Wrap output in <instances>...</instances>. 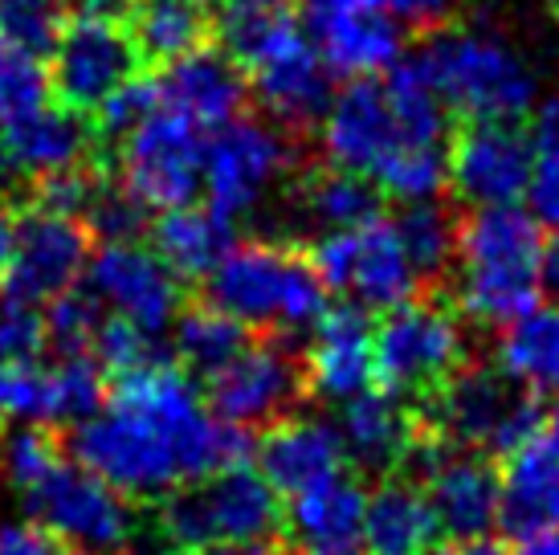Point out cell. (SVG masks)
Returning <instances> with one entry per match:
<instances>
[{
	"mask_svg": "<svg viewBox=\"0 0 559 555\" xmlns=\"http://www.w3.org/2000/svg\"><path fill=\"white\" fill-rule=\"evenodd\" d=\"M544 233L539 216L514 204H478L457 216V270L453 303L462 319L507 327L539 307L544 282Z\"/></svg>",
	"mask_w": 559,
	"mask_h": 555,
	"instance_id": "cell-1",
	"label": "cell"
},
{
	"mask_svg": "<svg viewBox=\"0 0 559 555\" xmlns=\"http://www.w3.org/2000/svg\"><path fill=\"white\" fill-rule=\"evenodd\" d=\"M192 294L262 335L311 331L326 310V286L311 262V249L290 237L234 241Z\"/></svg>",
	"mask_w": 559,
	"mask_h": 555,
	"instance_id": "cell-2",
	"label": "cell"
},
{
	"mask_svg": "<svg viewBox=\"0 0 559 555\" xmlns=\"http://www.w3.org/2000/svg\"><path fill=\"white\" fill-rule=\"evenodd\" d=\"M425 78L457 119L519 123L535 107L539 78L495 29H433L417 54Z\"/></svg>",
	"mask_w": 559,
	"mask_h": 555,
	"instance_id": "cell-3",
	"label": "cell"
},
{
	"mask_svg": "<svg viewBox=\"0 0 559 555\" xmlns=\"http://www.w3.org/2000/svg\"><path fill=\"white\" fill-rule=\"evenodd\" d=\"M152 515L168 555H197L217 543L274 540L282 531L278 491L249 462L171 486Z\"/></svg>",
	"mask_w": 559,
	"mask_h": 555,
	"instance_id": "cell-4",
	"label": "cell"
},
{
	"mask_svg": "<svg viewBox=\"0 0 559 555\" xmlns=\"http://www.w3.org/2000/svg\"><path fill=\"white\" fill-rule=\"evenodd\" d=\"M417 413L450 446L478 449L495 462L511 458L547 425L539 397L511 380L495 359H466L437 397L417 404Z\"/></svg>",
	"mask_w": 559,
	"mask_h": 555,
	"instance_id": "cell-5",
	"label": "cell"
},
{
	"mask_svg": "<svg viewBox=\"0 0 559 555\" xmlns=\"http://www.w3.org/2000/svg\"><path fill=\"white\" fill-rule=\"evenodd\" d=\"M376 385L404 404H425L466 364V331L453 294H417L389 307L372 331Z\"/></svg>",
	"mask_w": 559,
	"mask_h": 555,
	"instance_id": "cell-6",
	"label": "cell"
},
{
	"mask_svg": "<svg viewBox=\"0 0 559 555\" xmlns=\"http://www.w3.org/2000/svg\"><path fill=\"white\" fill-rule=\"evenodd\" d=\"M66 453L110 491L123 494L131 507L152 510L171 486L185 482L176 437L156 416L123 404H103V413L79 421L66 433Z\"/></svg>",
	"mask_w": 559,
	"mask_h": 555,
	"instance_id": "cell-7",
	"label": "cell"
},
{
	"mask_svg": "<svg viewBox=\"0 0 559 555\" xmlns=\"http://www.w3.org/2000/svg\"><path fill=\"white\" fill-rule=\"evenodd\" d=\"M311 401L307 347L298 335H258L204 380V409L237 429H274Z\"/></svg>",
	"mask_w": 559,
	"mask_h": 555,
	"instance_id": "cell-8",
	"label": "cell"
},
{
	"mask_svg": "<svg viewBox=\"0 0 559 555\" xmlns=\"http://www.w3.org/2000/svg\"><path fill=\"white\" fill-rule=\"evenodd\" d=\"M307 135L278 119L237 115L204 139V188L209 204L225 216H241L265 197V188L290 180L307 160Z\"/></svg>",
	"mask_w": 559,
	"mask_h": 555,
	"instance_id": "cell-9",
	"label": "cell"
},
{
	"mask_svg": "<svg viewBox=\"0 0 559 555\" xmlns=\"http://www.w3.org/2000/svg\"><path fill=\"white\" fill-rule=\"evenodd\" d=\"M204 127L159 103L131 135L115 147L119 185L140 197L152 213L192 204L204 185Z\"/></svg>",
	"mask_w": 559,
	"mask_h": 555,
	"instance_id": "cell-10",
	"label": "cell"
},
{
	"mask_svg": "<svg viewBox=\"0 0 559 555\" xmlns=\"http://www.w3.org/2000/svg\"><path fill=\"white\" fill-rule=\"evenodd\" d=\"M33 523L53 531L62 543H79L103 555H127L135 535V507L103 479L66 458L33 491L21 494Z\"/></svg>",
	"mask_w": 559,
	"mask_h": 555,
	"instance_id": "cell-11",
	"label": "cell"
},
{
	"mask_svg": "<svg viewBox=\"0 0 559 555\" xmlns=\"http://www.w3.org/2000/svg\"><path fill=\"white\" fill-rule=\"evenodd\" d=\"M307 249H311V262L326 291L347 294L359 307L389 310L420 294L392 221L376 216L356 229L326 233Z\"/></svg>",
	"mask_w": 559,
	"mask_h": 555,
	"instance_id": "cell-12",
	"label": "cell"
},
{
	"mask_svg": "<svg viewBox=\"0 0 559 555\" xmlns=\"http://www.w3.org/2000/svg\"><path fill=\"white\" fill-rule=\"evenodd\" d=\"M13 249L0 278L4 303H49L79 286L91 265L94 233L74 216L37 213V209H13Z\"/></svg>",
	"mask_w": 559,
	"mask_h": 555,
	"instance_id": "cell-13",
	"label": "cell"
},
{
	"mask_svg": "<svg viewBox=\"0 0 559 555\" xmlns=\"http://www.w3.org/2000/svg\"><path fill=\"white\" fill-rule=\"evenodd\" d=\"M135 74H143V66L135 58V46L127 37L123 21L74 13L58 49H53L49 103L94 115L110 94Z\"/></svg>",
	"mask_w": 559,
	"mask_h": 555,
	"instance_id": "cell-14",
	"label": "cell"
},
{
	"mask_svg": "<svg viewBox=\"0 0 559 555\" xmlns=\"http://www.w3.org/2000/svg\"><path fill=\"white\" fill-rule=\"evenodd\" d=\"M535 143L514 123L498 119H462L445 139V185L469 209L478 204H514L527 188Z\"/></svg>",
	"mask_w": 559,
	"mask_h": 555,
	"instance_id": "cell-15",
	"label": "cell"
},
{
	"mask_svg": "<svg viewBox=\"0 0 559 555\" xmlns=\"http://www.w3.org/2000/svg\"><path fill=\"white\" fill-rule=\"evenodd\" d=\"M302 25L331 74L368 78L401 58V21L380 0H302Z\"/></svg>",
	"mask_w": 559,
	"mask_h": 555,
	"instance_id": "cell-16",
	"label": "cell"
},
{
	"mask_svg": "<svg viewBox=\"0 0 559 555\" xmlns=\"http://www.w3.org/2000/svg\"><path fill=\"white\" fill-rule=\"evenodd\" d=\"M86 274H91V291L98 294V303H110L115 315H127L152 335H159L176 319V310L192 294L143 241L98 246Z\"/></svg>",
	"mask_w": 559,
	"mask_h": 555,
	"instance_id": "cell-17",
	"label": "cell"
},
{
	"mask_svg": "<svg viewBox=\"0 0 559 555\" xmlns=\"http://www.w3.org/2000/svg\"><path fill=\"white\" fill-rule=\"evenodd\" d=\"M246 78L249 91L270 110V119H278L298 135H311V127L323 123L326 107H331V78L335 74L323 66L302 25L274 42L258 62H249Z\"/></svg>",
	"mask_w": 559,
	"mask_h": 555,
	"instance_id": "cell-18",
	"label": "cell"
},
{
	"mask_svg": "<svg viewBox=\"0 0 559 555\" xmlns=\"http://www.w3.org/2000/svg\"><path fill=\"white\" fill-rule=\"evenodd\" d=\"M413 143L404 139L396 110L389 103L384 78H352L340 98H331L323 115V160L347 172H376L392 160L396 147Z\"/></svg>",
	"mask_w": 559,
	"mask_h": 555,
	"instance_id": "cell-19",
	"label": "cell"
},
{
	"mask_svg": "<svg viewBox=\"0 0 559 555\" xmlns=\"http://www.w3.org/2000/svg\"><path fill=\"white\" fill-rule=\"evenodd\" d=\"M368 494L352 470L314 482L282 510L278 540L290 555H368L364 552Z\"/></svg>",
	"mask_w": 559,
	"mask_h": 555,
	"instance_id": "cell-20",
	"label": "cell"
},
{
	"mask_svg": "<svg viewBox=\"0 0 559 555\" xmlns=\"http://www.w3.org/2000/svg\"><path fill=\"white\" fill-rule=\"evenodd\" d=\"M311 331L314 340L307 343L311 401H352L376 385L368 307H359V303L326 307Z\"/></svg>",
	"mask_w": 559,
	"mask_h": 555,
	"instance_id": "cell-21",
	"label": "cell"
},
{
	"mask_svg": "<svg viewBox=\"0 0 559 555\" xmlns=\"http://www.w3.org/2000/svg\"><path fill=\"white\" fill-rule=\"evenodd\" d=\"M498 462L478 449H450L425 486V498L433 507L437 531L450 540H478L498 523Z\"/></svg>",
	"mask_w": 559,
	"mask_h": 555,
	"instance_id": "cell-22",
	"label": "cell"
},
{
	"mask_svg": "<svg viewBox=\"0 0 559 555\" xmlns=\"http://www.w3.org/2000/svg\"><path fill=\"white\" fill-rule=\"evenodd\" d=\"M159 82V103L171 110L188 115L201 127H221L246 115L249 107V78L246 70L213 42V46L188 54L180 62L156 74Z\"/></svg>",
	"mask_w": 559,
	"mask_h": 555,
	"instance_id": "cell-23",
	"label": "cell"
},
{
	"mask_svg": "<svg viewBox=\"0 0 559 555\" xmlns=\"http://www.w3.org/2000/svg\"><path fill=\"white\" fill-rule=\"evenodd\" d=\"M498 482V523L511 540H531L559 527V441L551 433L531 437L523 449L502 458Z\"/></svg>",
	"mask_w": 559,
	"mask_h": 555,
	"instance_id": "cell-24",
	"label": "cell"
},
{
	"mask_svg": "<svg viewBox=\"0 0 559 555\" xmlns=\"http://www.w3.org/2000/svg\"><path fill=\"white\" fill-rule=\"evenodd\" d=\"M4 147H9L13 168L25 176L74 168V164H91V160H115L98 135L94 115L70 110L62 103H46L25 119L4 123Z\"/></svg>",
	"mask_w": 559,
	"mask_h": 555,
	"instance_id": "cell-25",
	"label": "cell"
},
{
	"mask_svg": "<svg viewBox=\"0 0 559 555\" xmlns=\"http://www.w3.org/2000/svg\"><path fill=\"white\" fill-rule=\"evenodd\" d=\"M253 470L278 494H298L307 491V486H314V482L347 470L343 437L335 425L290 416V421H282V425L262 433V441H258V465Z\"/></svg>",
	"mask_w": 559,
	"mask_h": 555,
	"instance_id": "cell-26",
	"label": "cell"
},
{
	"mask_svg": "<svg viewBox=\"0 0 559 555\" xmlns=\"http://www.w3.org/2000/svg\"><path fill=\"white\" fill-rule=\"evenodd\" d=\"M286 197L295 201L302 221H311L326 233L356 229L384 213V192L380 185L364 180L359 172H347L323 155H307L286 180Z\"/></svg>",
	"mask_w": 559,
	"mask_h": 555,
	"instance_id": "cell-27",
	"label": "cell"
},
{
	"mask_svg": "<svg viewBox=\"0 0 559 555\" xmlns=\"http://www.w3.org/2000/svg\"><path fill=\"white\" fill-rule=\"evenodd\" d=\"M417 429V413L413 404L396 401L389 392H359L343 404L340 437L347 465L356 474H372V479H389L404 462V449L413 441Z\"/></svg>",
	"mask_w": 559,
	"mask_h": 555,
	"instance_id": "cell-28",
	"label": "cell"
},
{
	"mask_svg": "<svg viewBox=\"0 0 559 555\" xmlns=\"http://www.w3.org/2000/svg\"><path fill=\"white\" fill-rule=\"evenodd\" d=\"M143 246L152 249L188 291H197L204 278L213 274V265L225 258V249L234 246V216L217 213L213 204L164 209L159 216H152Z\"/></svg>",
	"mask_w": 559,
	"mask_h": 555,
	"instance_id": "cell-29",
	"label": "cell"
},
{
	"mask_svg": "<svg viewBox=\"0 0 559 555\" xmlns=\"http://www.w3.org/2000/svg\"><path fill=\"white\" fill-rule=\"evenodd\" d=\"M123 29L143 74H159L188 54L213 46V16L197 0H135L123 13Z\"/></svg>",
	"mask_w": 559,
	"mask_h": 555,
	"instance_id": "cell-30",
	"label": "cell"
},
{
	"mask_svg": "<svg viewBox=\"0 0 559 555\" xmlns=\"http://www.w3.org/2000/svg\"><path fill=\"white\" fill-rule=\"evenodd\" d=\"M441 535L433 507L417 482L389 474L364 507V552L368 555H417Z\"/></svg>",
	"mask_w": 559,
	"mask_h": 555,
	"instance_id": "cell-31",
	"label": "cell"
},
{
	"mask_svg": "<svg viewBox=\"0 0 559 555\" xmlns=\"http://www.w3.org/2000/svg\"><path fill=\"white\" fill-rule=\"evenodd\" d=\"M457 209L445 201H408L392 221L404 246V258L413 265L420 294H453V270H457Z\"/></svg>",
	"mask_w": 559,
	"mask_h": 555,
	"instance_id": "cell-32",
	"label": "cell"
},
{
	"mask_svg": "<svg viewBox=\"0 0 559 555\" xmlns=\"http://www.w3.org/2000/svg\"><path fill=\"white\" fill-rule=\"evenodd\" d=\"M262 331L246 327L241 319L217 310L213 303H204L201 294H188L185 307L176 310V364L192 376V380H209L213 371H221L237 352H246L249 343Z\"/></svg>",
	"mask_w": 559,
	"mask_h": 555,
	"instance_id": "cell-33",
	"label": "cell"
},
{
	"mask_svg": "<svg viewBox=\"0 0 559 555\" xmlns=\"http://www.w3.org/2000/svg\"><path fill=\"white\" fill-rule=\"evenodd\" d=\"M495 364L535 397L559 392V307H535L502 327Z\"/></svg>",
	"mask_w": 559,
	"mask_h": 555,
	"instance_id": "cell-34",
	"label": "cell"
},
{
	"mask_svg": "<svg viewBox=\"0 0 559 555\" xmlns=\"http://www.w3.org/2000/svg\"><path fill=\"white\" fill-rule=\"evenodd\" d=\"M66 429L62 425H41V421H9L0 425V482L16 494L33 491L53 465H62Z\"/></svg>",
	"mask_w": 559,
	"mask_h": 555,
	"instance_id": "cell-35",
	"label": "cell"
},
{
	"mask_svg": "<svg viewBox=\"0 0 559 555\" xmlns=\"http://www.w3.org/2000/svg\"><path fill=\"white\" fill-rule=\"evenodd\" d=\"M94 364L107 371V380L115 376H127V371H143V368H164V364H176V352L168 343L143 331L140 323H131L127 315H103V327L94 335Z\"/></svg>",
	"mask_w": 559,
	"mask_h": 555,
	"instance_id": "cell-36",
	"label": "cell"
},
{
	"mask_svg": "<svg viewBox=\"0 0 559 555\" xmlns=\"http://www.w3.org/2000/svg\"><path fill=\"white\" fill-rule=\"evenodd\" d=\"M70 0H0V37L46 62L70 25Z\"/></svg>",
	"mask_w": 559,
	"mask_h": 555,
	"instance_id": "cell-37",
	"label": "cell"
},
{
	"mask_svg": "<svg viewBox=\"0 0 559 555\" xmlns=\"http://www.w3.org/2000/svg\"><path fill=\"white\" fill-rule=\"evenodd\" d=\"M41 319H46V352H53L58 359H79L94 352V335L103 327V303L94 291L70 286L66 294L49 298Z\"/></svg>",
	"mask_w": 559,
	"mask_h": 555,
	"instance_id": "cell-38",
	"label": "cell"
},
{
	"mask_svg": "<svg viewBox=\"0 0 559 555\" xmlns=\"http://www.w3.org/2000/svg\"><path fill=\"white\" fill-rule=\"evenodd\" d=\"M380 192L396 201H429L445 188V143H404L392 160L376 172Z\"/></svg>",
	"mask_w": 559,
	"mask_h": 555,
	"instance_id": "cell-39",
	"label": "cell"
},
{
	"mask_svg": "<svg viewBox=\"0 0 559 555\" xmlns=\"http://www.w3.org/2000/svg\"><path fill=\"white\" fill-rule=\"evenodd\" d=\"M9 421H53V368L37 359H0V425Z\"/></svg>",
	"mask_w": 559,
	"mask_h": 555,
	"instance_id": "cell-40",
	"label": "cell"
},
{
	"mask_svg": "<svg viewBox=\"0 0 559 555\" xmlns=\"http://www.w3.org/2000/svg\"><path fill=\"white\" fill-rule=\"evenodd\" d=\"M49 103L46 66L0 37V127L25 119Z\"/></svg>",
	"mask_w": 559,
	"mask_h": 555,
	"instance_id": "cell-41",
	"label": "cell"
},
{
	"mask_svg": "<svg viewBox=\"0 0 559 555\" xmlns=\"http://www.w3.org/2000/svg\"><path fill=\"white\" fill-rule=\"evenodd\" d=\"M46 319L33 303H4L0 315V359H41Z\"/></svg>",
	"mask_w": 559,
	"mask_h": 555,
	"instance_id": "cell-42",
	"label": "cell"
},
{
	"mask_svg": "<svg viewBox=\"0 0 559 555\" xmlns=\"http://www.w3.org/2000/svg\"><path fill=\"white\" fill-rule=\"evenodd\" d=\"M539 155L531 164V209L539 221L559 229V143H535Z\"/></svg>",
	"mask_w": 559,
	"mask_h": 555,
	"instance_id": "cell-43",
	"label": "cell"
},
{
	"mask_svg": "<svg viewBox=\"0 0 559 555\" xmlns=\"http://www.w3.org/2000/svg\"><path fill=\"white\" fill-rule=\"evenodd\" d=\"M0 555H62V540L41 523L0 527Z\"/></svg>",
	"mask_w": 559,
	"mask_h": 555,
	"instance_id": "cell-44",
	"label": "cell"
},
{
	"mask_svg": "<svg viewBox=\"0 0 559 555\" xmlns=\"http://www.w3.org/2000/svg\"><path fill=\"white\" fill-rule=\"evenodd\" d=\"M384 9H389L392 21H401V25H413L420 33H433L445 25V16H450L453 0H380Z\"/></svg>",
	"mask_w": 559,
	"mask_h": 555,
	"instance_id": "cell-45",
	"label": "cell"
},
{
	"mask_svg": "<svg viewBox=\"0 0 559 555\" xmlns=\"http://www.w3.org/2000/svg\"><path fill=\"white\" fill-rule=\"evenodd\" d=\"M197 555H290V552L274 535V540H253V543H217V547H204Z\"/></svg>",
	"mask_w": 559,
	"mask_h": 555,
	"instance_id": "cell-46",
	"label": "cell"
},
{
	"mask_svg": "<svg viewBox=\"0 0 559 555\" xmlns=\"http://www.w3.org/2000/svg\"><path fill=\"white\" fill-rule=\"evenodd\" d=\"M539 282L551 298H559V229L551 241H544V262H539Z\"/></svg>",
	"mask_w": 559,
	"mask_h": 555,
	"instance_id": "cell-47",
	"label": "cell"
},
{
	"mask_svg": "<svg viewBox=\"0 0 559 555\" xmlns=\"http://www.w3.org/2000/svg\"><path fill=\"white\" fill-rule=\"evenodd\" d=\"M13 201L0 192V278H4V265H9V249H13Z\"/></svg>",
	"mask_w": 559,
	"mask_h": 555,
	"instance_id": "cell-48",
	"label": "cell"
},
{
	"mask_svg": "<svg viewBox=\"0 0 559 555\" xmlns=\"http://www.w3.org/2000/svg\"><path fill=\"white\" fill-rule=\"evenodd\" d=\"M535 143H559V98H551L535 119Z\"/></svg>",
	"mask_w": 559,
	"mask_h": 555,
	"instance_id": "cell-49",
	"label": "cell"
},
{
	"mask_svg": "<svg viewBox=\"0 0 559 555\" xmlns=\"http://www.w3.org/2000/svg\"><path fill=\"white\" fill-rule=\"evenodd\" d=\"M519 555H559V527H556V531H544V535H531V540H523Z\"/></svg>",
	"mask_w": 559,
	"mask_h": 555,
	"instance_id": "cell-50",
	"label": "cell"
},
{
	"mask_svg": "<svg viewBox=\"0 0 559 555\" xmlns=\"http://www.w3.org/2000/svg\"><path fill=\"white\" fill-rule=\"evenodd\" d=\"M453 555H507V543L490 540V535H478V540H462V547Z\"/></svg>",
	"mask_w": 559,
	"mask_h": 555,
	"instance_id": "cell-51",
	"label": "cell"
},
{
	"mask_svg": "<svg viewBox=\"0 0 559 555\" xmlns=\"http://www.w3.org/2000/svg\"><path fill=\"white\" fill-rule=\"evenodd\" d=\"M16 185H21V180H16V168H13V160H9V147H4V135H0V192H4V197H13Z\"/></svg>",
	"mask_w": 559,
	"mask_h": 555,
	"instance_id": "cell-52",
	"label": "cell"
},
{
	"mask_svg": "<svg viewBox=\"0 0 559 555\" xmlns=\"http://www.w3.org/2000/svg\"><path fill=\"white\" fill-rule=\"evenodd\" d=\"M547 433H551V437L559 441V401H556V409L547 413Z\"/></svg>",
	"mask_w": 559,
	"mask_h": 555,
	"instance_id": "cell-53",
	"label": "cell"
},
{
	"mask_svg": "<svg viewBox=\"0 0 559 555\" xmlns=\"http://www.w3.org/2000/svg\"><path fill=\"white\" fill-rule=\"evenodd\" d=\"M62 555H103V552H91V547H79V543H62Z\"/></svg>",
	"mask_w": 559,
	"mask_h": 555,
	"instance_id": "cell-54",
	"label": "cell"
},
{
	"mask_svg": "<svg viewBox=\"0 0 559 555\" xmlns=\"http://www.w3.org/2000/svg\"><path fill=\"white\" fill-rule=\"evenodd\" d=\"M417 555H453V552H445V547H425V552H417Z\"/></svg>",
	"mask_w": 559,
	"mask_h": 555,
	"instance_id": "cell-55",
	"label": "cell"
},
{
	"mask_svg": "<svg viewBox=\"0 0 559 555\" xmlns=\"http://www.w3.org/2000/svg\"><path fill=\"white\" fill-rule=\"evenodd\" d=\"M197 4H204V9H209V4H221V0H197Z\"/></svg>",
	"mask_w": 559,
	"mask_h": 555,
	"instance_id": "cell-56",
	"label": "cell"
}]
</instances>
